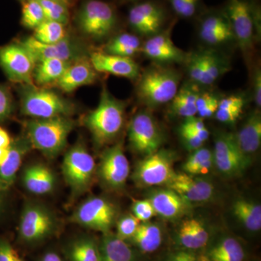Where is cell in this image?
I'll return each instance as SVG.
<instances>
[{
	"label": "cell",
	"instance_id": "6da1fadb",
	"mask_svg": "<svg viewBox=\"0 0 261 261\" xmlns=\"http://www.w3.org/2000/svg\"><path fill=\"white\" fill-rule=\"evenodd\" d=\"M126 103L113 97L106 88L102 89L95 109L84 119L95 145L101 147L111 143L121 133L124 123Z\"/></svg>",
	"mask_w": 261,
	"mask_h": 261
},
{
	"label": "cell",
	"instance_id": "7a4b0ae2",
	"mask_svg": "<svg viewBox=\"0 0 261 261\" xmlns=\"http://www.w3.org/2000/svg\"><path fill=\"white\" fill-rule=\"evenodd\" d=\"M70 116H58L25 122V136L32 148L48 159H55L64 149L68 136L75 128Z\"/></svg>",
	"mask_w": 261,
	"mask_h": 261
},
{
	"label": "cell",
	"instance_id": "3957f363",
	"mask_svg": "<svg viewBox=\"0 0 261 261\" xmlns=\"http://www.w3.org/2000/svg\"><path fill=\"white\" fill-rule=\"evenodd\" d=\"M20 111L34 119L70 116L75 113L73 102L51 89L35 84H20L18 90Z\"/></svg>",
	"mask_w": 261,
	"mask_h": 261
},
{
	"label": "cell",
	"instance_id": "277c9868",
	"mask_svg": "<svg viewBox=\"0 0 261 261\" xmlns=\"http://www.w3.org/2000/svg\"><path fill=\"white\" fill-rule=\"evenodd\" d=\"M180 82L181 74L176 70L153 65L141 75L137 96L147 107H159L172 100L179 89Z\"/></svg>",
	"mask_w": 261,
	"mask_h": 261
},
{
	"label": "cell",
	"instance_id": "5b68a950",
	"mask_svg": "<svg viewBox=\"0 0 261 261\" xmlns=\"http://www.w3.org/2000/svg\"><path fill=\"white\" fill-rule=\"evenodd\" d=\"M95 161L83 142L70 147L64 156L62 171L73 196L83 195L92 186L96 175Z\"/></svg>",
	"mask_w": 261,
	"mask_h": 261
},
{
	"label": "cell",
	"instance_id": "8992f818",
	"mask_svg": "<svg viewBox=\"0 0 261 261\" xmlns=\"http://www.w3.org/2000/svg\"><path fill=\"white\" fill-rule=\"evenodd\" d=\"M77 25L86 37L102 40L114 30L117 16L114 8L106 2L87 0L77 15Z\"/></svg>",
	"mask_w": 261,
	"mask_h": 261
},
{
	"label": "cell",
	"instance_id": "52a82bcc",
	"mask_svg": "<svg viewBox=\"0 0 261 261\" xmlns=\"http://www.w3.org/2000/svg\"><path fill=\"white\" fill-rule=\"evenodd\" d=\"M118 216V208L111 201L100 196H93L78 206L70 221L106 233L116 224Z\"/></svg>",
	"mask_w": 261,
	"mask_h": 261
},
{
	"label": "cell",
	"instance_id": "ba28073f",
	"mask_svg": "<svg viewBox=\"0 0 261 261\" xmlns=\"http://www.w3.org/2000/svg\"><path fill=\"white\" fill-rule=\"evenodd\" d=\"M128 140L132 150L145 157L161 149L165 137L152 113L141 111L130 122Z\"/></svg>",
	"mask_w": 261,
	"mask_h": 261
},
{
	"label": "cell",
	"instance_id": "9c48e42d",
	"mask_svg": "<svg viewBox=\"0 0 261 261\" xmlns=\"http://www.w3.org/2000/svg\"><path fill=\"white\" fill-rule=\"evenodd\" d=\"M174 158L171 151L163 149L145 156L136 166L132 176L134 181L140 187L167 185L176 174Z\"/></svg>",
	"mask_w": 261,
	"mask_h": 261
},
{
	"label": "cell",
	"instance_id": "30bf717a",
	"mask_svg": "<svg viewBox=\"0 0 261 261\" xmlns=\"http://www.w3.org/2000/svg\"><path fill=\"white\" fill-rule=\"evenodd\" d=\"M58 228L56 216L46 206L38 202H28L24 206L18 226L20 238L33 243L49 238Z\"/></svg>",
	"mask_w": 261,
	"mask_h": 261
},
{
	"label": "cell",
	"instance_id": "8fae6325",
	"mask_svg": "<svg viewBox=\"0 0 261 261\" xmlns=\"http://www.w3.org/2000/svg\"><path fill=\"white\" fill-rule=\"evenodd\" d=\"M20 42L32 53L36 63L47 58H57L71 63L89 58L88 50L85 44L68 34L55 44H44L33 37L25 38Z\"/></svg>",
	"mask_w": 261,
	"mask_h": 261
},
{
	"label": "cell",
	"instance_id": "7c38bea8",
	"mask_svg": "<svg viewBox=\"0 0 261 261\" xmlns=\"http://www.w3.org/2000/svg\"><path fill=\"white\" fill-rule=\"evenodd\" d=\"M129 173V162L122 142H118L103 152L96 169V174L103 186L113 191L125 187Z\"/></svg>",
	"mask_w": 261,
	"mask_h": 261
},
{
	"label": "cell",
	"instance_id": "4fadbf2b",
	"mask_svg": "<svg viewBox=\"0 0 261 261\" xmlns=\"http://www.w3.org/2000/svg\"><path fill=\"white\" fill-rule=\"evenodd\" d=\"M36 61L32 53L21 42H13L0 47V66L11 82L33 84Z\"/></svg>",
	"mask_w": 261,
	"mask_h": 261
},
{
	"label": "cell",
	"instance_id": "5bb4252c",
	"mask_svg": "<svg viewBox=\"0 0 261 261\" xmlns=\"http://www.w3.org/2000/svg\"><path fill=\"white\" fill-rule=\"evenodd\" d=\"M213 156L218 171L227 177L242 174L250 163V158L244 154L237 145L233 134L226 132L218 134L215 138Z\"/></svg>",
	"mask_w": 261,
	"mask_h": 261
},
{
	"label": "cell",
	"instance_id": "9a60e30c",
	"mask_svg": "<svg viewBox=\"0 0 261 261\" xmlns=\"http://www.w3.org/2000/svg\"><path fill=\"white\" fill-rule=\"evenodd\" d=\"M227 13L233 37L240 49L247 54L252 48L255 36V20L251 9L243 0H229Z\"/></svg>",
	"mask_w": 261,
	"mask_h": 261
},
{
	"label": "cell",
	"instance_id": "2e32d148",
	"mask_svg": "<svg viewBox=\"0 0 261 261\" xmlns=\"http://www.w3.org/2000/svg\"><path fill=\"white\" fill-rule=\"evenodd\" d=\"M166 186L189 203L207 202L215 195L214 186L210 181L187 173H176Z\"/></svg>",
	"mask_w": 261,
	"mask_h": 261
},
{
	"label": "cell",
	"instance_id": "e0dca14e",
	"mask_svg": "<svg viewBox=\"0 0 261 261\" xmlns=\"http://www.w3.org/2000/svg\"><path fill=\"white\" fill-rule=\"evenodd\" d=\"M128 23L136 33L151 37L160 32L165 15L159 6L150 2L136 5L128 13Z\"/></svg>",
	"mask_w": 261,
	"mask_h": 261
},
{
	"label": "cell",
	"instance_id": "ac0fdd59",
	"mask_svg": "<svg viewBox=\"0 0 261 261\" xmlns=\"http://www.w3.org/2000/svg\"><path fill=\"white\" fill-rule=\"evenodd\" d=\"M142 50L147 58L160 63H186L189 56L175 45L169 32H159L149 37Z\"/></svg>",
	"mask_w": 261,
	"mask_h": 261
},
{
	"label": "cell",
	"instance_id": "d6986e66",
	"mask_svg": "<svg viewBox=\"0 0 261 261\" xmlns=\"http://www.w3.org/2000/svg\"><path fill=\"white\" fill-rule=\"evenodd\" d=\"M89 59L97 72L109 73L132 80L140 77V67L132 58L98 51L92 53Z\"/></svg>",
	"mask_w": 261,
	"mask_h": 261
},
{
	"label": "cell",
	"instance_id": "ffe728a7",
	"mask_svg": "<svg viewBox=\"0 0 261 261\" xmlns=\"http://www.w3.org/2000/svg\"><path fill=\"white\" fill-rule=\"evenodd\" d=\"M147 199L153 206L156 215L164 219H179L190 209V203L168 187L154 190Z\"/></svg>",
	"mask_w": 261,
	"mask_h": 261
},
{
	"label": "cell",
	"instance_id": "44dd1931",
	"mask_svg": "<svg viewBox=\"0 0 261 261\" xmlns=\"http://www.w3.org/2000/svg\"><path fill=\"white\" fill-rule=\"evenodd\" d=\"M96 80L97 71L89 58H86L70 63L56 84L63 92L70 93L81 87L94 83Z\"/></svg>",
	"mask_w": 261,
	"mask_h": 261
},
{
	"label": "cell",
	"instance_id": "7402d4cb",
	"mask_svg": "<svg viewBox=\"0 0 261 261\" xmlns=\"http://www.w3.org/2000/svg\"><path fill=\"white\" fill-rule=\"evenodd\" d=\"M32 149L30 142L25 135L13 140L6 159L0 165V185L2 187L8 190L14 184L24 157Z\"/></svg>",
	"mask_w": 261,
	"mask_h": 261
},
{
	"label": "cell",
	"instance_id": "603a6c76",
	"mask_svg": "<svg viewBox=\"0 0 261 261\" xmlns=\"http://www.w3.org/2000/svg\"><path fill=\"white\" fill-rule=\"evenodd\" d=\"M22 182L25 190L31 193L47 195L56 186V176L50 168L41 163H35L23 170Z\"/></svg>",
	"mask_w": 261,
	"mask_h": 261
},
{
	"label": "cell",
	"instance_id": "cb8c5ba5",
	"mask_svg": "<svg viewBox=\"0 0 261 261\" xmlns=\"http://www.w3.org/2000/svg\"><path fill=\"white\" fill-rule=\"evenodd\" d=\"M177 241L185 250H198L209 241V232L200 219L190 218L184 220L177 230Z\"/></svg>",
	"mask_w": 261,
	"mask_h": 261
},
{
	"label": "cell",
	"instance_id": "d4e9b609",
	"mask_svg": "<svg viewBox=\"0 0 261 261\" xmlns=\"http://www.w3.org/2000/svg\"><path fill=\"white\" fill-rule=\"evenodd\" d=\"M237 145L244 154L250 158L261 145V116L258 111L252 113L238 133L233 134Z\"/></svg>",
	"mask_w": 261,
	"mask_h": 261
},
{
	"label": "cell",
	"instance_id": "484cf974",
	"mask_svg": "<svg viewBox=\"0 0 261 261\" xmlns=\"http://www.w3.org/2000/svg\"><path fill=\"white\" fill-rule=\"evenodd\" d=\"M98 250V261H135V254L129 245L113 233H104Z\"/></svg>",
	"mask_w": 261,
	"mask_h": 261
},
{
	"label": "cell",
	"instance_id": "4316f807",
	"mask_svg": "<svg viewBox=\"0 0 261 261\" xmlns=\"http://www.w3.org/2000/svg\"><path fill=\"white\" fill-rule=\"evenodd\" d=\"M245 250L237 239L224 237L210 247L203 261H244Z\"/></svg>",
	"mask_w": 261,
	"mask_h": 261
},
{
	"label": "cell",
	"instance_id": "83f0119b",
	"mask_svg": "<svg viewBox=\"0 0 261 261\" xmlns=\"http://www.w3.org/2000/svg\"><path fill=\"white\" fill-rule=\"evenodd\" d=\"M200 92L195 84H185L171 101V111L175 116L191 118L197 115V97Z\"/></svg>",
	"mask_w": 261,
	"mask_h": 261
},
{
	"label": "cell",
	"instance_id": "f1b7e54d",
	"mask_svg": "<svg viewBox=\"0 0 261 261\" xmlns=\"http://www.w3.org/2000/svg\"><path fill=\"white\" fill-rule=\"evenodd\" d=\"M233 216L242 225L252 232L261 228V207L260 204L246 199H239L233 202Z\"/></svg>",
	"mask_w": 261,
	"mask_h": 261
},
{
	"label": "cell",
	"instance_id": "f546056e",
	"mask_svg": "<svg viewBox=\"0 0 261 261\" xmlns=\"http://www.w3.org/2000/svg\"><path fill=\"white\" fill-rule=\"evenodd\" d=\"M136 246L145 253L156 251L162 243V230L154 223L141 222L132 238Z\"/></svg>",
	"mask_w": 261,
	"mask_h": 261
},
{
	"label": "cell",
	"instance_id": "4dcf8cb0",
	"mask_svg": "<svg viewBox=\"0 0 261 261\" xmlns=\"http://www.w3.org/2000/svg\"><path fill=\"white\" fill-rule=\"evenodd\" d=\"M70 64L57 58H47L38 61L33 73L34 82L39 86L56 83Z\"/></svg>",
	"mask_w": 261,
	"mask_h": 261
},
{
	"label": "cell",
	"instance_id": "1f68e13d",
	"mask_svg": "<svg viewBox=\"0 0 261 261\" xmlns=\"http://www.w3.org/2000/svg\"><path fill=\"white\" fill-rule=\"evenodd\" d=\"M142 49L140 38L129 33L113 37L105 47L104 53L132 58Z\"/></svg>",
	"mask_w": 261,
	"mask_h": 261
},
{
	"label": "cell",
	"instance_id": "d6a6232c",
	"mask_svg": "<svg viewBox=\"0 0 261 261\" xmlns=\"http://www.w3.org/2000/svg\"><path fill=\"white\" fill-rule=\"evenodd\" d=\"M228 70L229 62L224 56L215 51H207V63L202 85H212Z\"/></svg>",
	"mask_w": 261,
	"mask_h": 261
},
{
	"label": "cell",
	"instance_id": "836d02e7",
	"mask_svg": "<svg viewBox=\"0 0 261 261\" xmlns=\"http://www.w3.org/2000/svg\"><path fill=\"white\" fill-rule=\"evenodd\" d=\"M68 256L70 261H98V245L92 239L81 238L70 245Z\"/></svg>",
	"mask_w": 261,
	"mask_h": 261
},
{
	"label": "cell",
	"instance_id": "e575fe53",
	"mask_svg": "<svg viewBox=\"0 0 261 261\" xmlns=\"http://www.w3.org/2000/svg\"><path fill=\"white\" fill-rule=\"evenodd\" d=\"M34 39L44 44H55L67 35L65 25L58 22L45 20L34 29Z\"/></svg>",
	"mask_w": 261,
	"mask_h": 261
},
{
	"label": "cell",
	"instance_id": "d590c367",
	"mask_svg": "<svg viewBox=\"0 0 261 261\" xmlns=\"http://www.w3.org/2000/svg\"><path fill=\"white\" fill-rule=\"evenodd\" d=\"M22 4L21 23L34 30L46 20L42 6L38 0H25Z\"/></svg>",
	"mask_w": 261,
	"mask_h": 261
},
{
	"label": "cell",
	"instance_id": "8d00e7d4",
	"mask_svg": "<svg viewBox=\"0 0 261 261\" xmlns=\"http://www.w3.org/2000/svg\"><path fill=\"white\" fill-rule=\"evenodd\" d=\"M186 63L190 80L197 85H202L207 63V51H198L190 55Z\"/></svg>",
	"mask_w": 261,
	"mask_h": 261
},
{
	"label": "cell",
	"instance_id": "74e56055",
	"mask_svg": "<svg viewBox=\"0 0 261 261\" xmlns=\"http://www.w3.org/2000/svg\"><path fill=\"white\" fill-rule=\"evenodd\" d=\"M42 6L46 20L67 25L70 15L68 7L57 0H38Z\"/></svg>",
	"mask_w": 261,
	"mask_h": 261
},
{
	"label": "cell",
	"instance_id": "f35d334b",
	"mask_svg": "<svg viewBox=\"0 0 261 261\" xmlns=\"http://www.w3.org/2000/svg\"><path fill=\"white\" fill-rule=\"evenodd\" d=\"M140 221L133 214H126L116 221V235L126 241L130 240L140 224Z\"/></svg>",
	"mask_w": 261,
	"mask_h": 261
},
{
	"label": "cell",
	"instance_id": "ab89813d",
	"mask_svg": "<svg viewBox=\"0 0 261 261\" xmlns=\"http://www.w3.org/2000/svg\"><path fill=\"white\" fill-rule=\"evenodd\" d=\"M132 214L140 222L149 221L156 215L153 206H152L148 199L134 201L132 206Z\"/></svg>",
	"mask_w": 261,
	"mask_h": 261
},
{
	"label": "cell",
	"instance_id": "60d3db41",
	"mask_svg": "<svg viewBox=\"0 0 261 261\" xmlns=\"http://www.w3.org/2000/svg\"><path fill=\"white\" fill-rule=\"evenodd\" d=\"M200 32H233L228 20L216 15L207 17L202 22Z\"/></svg>",
	"mask_w": 261,
	"mask_h": 261
},
{
	"label": "cell",
	"instance_id": "b9f144b4",
	"mask_svg": "<svg viewBox=\"0 0 261 261\" xmlns=\"http://www.w3.org/2000/svg\"><path fill=\"white\" fill-rule=\"evenodd\" d=\"M213 152L210 149L205 148V147H200V148L193 151L191 155L188 158L186 162L183 166V170L185 173L190 174L192 171L196 167L200 165L201 163L205 162L207 160L213 159Z\"/></svg>",
	"mask_w": 261,
	"mask_h": 261
},
{
	"label": "cell",
	"instance_id": "7bdbcfd3",
	"mask_svg": "<svg viewBox=\"0 0 261 261\" xmlns=\"http://www.w3.org/2000/svg\"><path fill=\"white\" fill-rule=\"evenodd\" d=\"M13 111V100L11 92L6 85L0 84V122L8 119Z\"/></svg>",
	"mask_w": 261,
	"mask_h": 261
},
{
	"label": "cell",
	"instance_id": "ee69618b",
	"mask_svg": "<svg viewBox=\"0 0 261 261\" xmlns=\"http://www.w3.org/2000/svg\"><path fill=\"white\" fill-rule=\"evenodd\" d=\"M173 9L180 16L190 18L195 14L198 0H169Z\"/></svg>",
	"mask_w": 261,
	"mask_h": 261
},
{
	"label": "cell",
	"instance_id": "f6af8a7d",
	"mask_svg": "<svg viewBox=\"0 0 261 261\" xmlns=\"http://www.w3.org/2000/svg\"><path fill=\"white\" fill-rule=\"evenodd\" d=\"M243 110L238 109H221L218 108L217 111L214 114L215 118L221 123H234L238 119Z\"/></svg>",
	"mask_w": 261,
	"mask_h": 261
},
{
	"label": "cell",
	"instance_id": "bcb514c9",
	"mask_svg": "<svg viewBox=\"0 0 261 261\" xmlns=\"http://www.w3.org/2000/svg\"><path fill=\"white\" fill-rule=\"evenodd\" d=\"M180 135H181L184 145L189 150L195 151L203 145L204 142L190 130L180 128Z\"/></svg>",
	"mask_w": 261,
	"mask_h": 261
},
{
	"label": "cell",
	"instance_id": "7dc6e473",
	"mask_svg": "<svg viewBox=\"0 0 261 261\" xmlns=\"http://www.w3.org/2000/svg\"><path fill=\"white\" fill-rule=\"evenodd\" d=\"M245 100L241 96L231 95L219 100V108L221 109L243 110Z\"/></svg>",
	"mask_w": 261,
	"mask_h": 261
},
{
	"label": "cell",
	"instance_id": "c3c4849f",
	"mask_svg": "<svg viewBox=\"0 0 261 261\" xmlns=\"http://www.w3.org/2000/svg\"><path fill=\"white\" fill-rule=\"evenodd\" d=\"M163 261H198V258L195 252L192 250L183 249L171 252Z\"/></svg>",
	"mask_w": 261,
	"mask_h": 261
},
{
	"label": "cell",
	"instance_id": "681fc988",
	"mask_svg": "<svg viewBox=\"0 0 261 261\" xmlns=\"http://www.w3.org/2000/svg\"><path fill=\"white\" fill-rule=\"evenodd\" d=\"M20 258L8 242H0V261H19Z\"/></svg>",
	"mask_w": 261,
	"mask_h": 261
},
{
	"label": "cell",
	"instance_id": "f907efd6",
	"mask_svg": "<svg viewBox=\"0 0 261 261\" xmlns=\"http://www.w3.org/2000/svg\"><path fill=\"white\" fill-rule=\"evenodd\" d=\"M205 127L202 118H195L194 116L186 118V121L181 125L180 128L189 130H199L205 128Z\"/></svg>",
	"mask_w": 261,
	"mask_h": 261
},
{
	"label": "cell",
	"instance_id": "816d5d0a",
	"mask_svg": "<svg viewBox=\"0 0 261 261\" xmlns=\"http://www.w3.org/2000/svg\"><path fill=\"white\" fill-rule=\"evenodd\" d=\"M254 99L257 107L261 106V72L260 68H257L254 76Z\"/></svg>",
	"mask_w": 261,
	"mask_h": 261
},
{
	"label": "cell",
	"instance_id": "f5cc1de1",
	"mask_svg": "<svg viewBox=\"0 0 261 261\" xmlns=\"http://www.w3.org/2000/svg\"><path fill=\"white\" fill-rule=\"evenodd\" d=\"M212 94L207 93H200L198 97H197V102H196V106H197V114L202 110L207 108L211 102L216 98Z\"/></svg>",
	"mask_w": 261,
	"mask_h": 261
},
{
	"label": "cell",
	"instance_id": "db71d44e",
	"mask_svg": "<svg viewBox=\"0 0 261 261\" xmlns=\"http://www.w3.org/2000/svg\"><path fill=\"white\" fill-rule=\"evenodd\" d=\"M219 99L216 97L207 108L197 113V115L200 116V118H207L214 116L219 108Z\"/></svg>",
	"mask_w": 261,
	"mask_h": 261
},
{
	"label": "cell",
	"instance_id": "11a10c76",
	"mask_svg": "<svg viewBox=\"0 0 261 261\" xmlns=\"http://www.w3.org/2000/svg\"><path fill=\"white\" fill-rule=\"evenodd\" d=\"M214 165V158H213V159L207 160V161H205V162L199 165L197 167H196L195 169L192 171L190 175L195 176V175L207 174V173H208L209 171H211V168H212Z\"/></svg>",
	"mask_w": 261,
	"mask_h": 261
},
{
	"label": "cell",
	"instance_id": "9f6ffc18",
	"mask_svg": "<svg viewBox=\"0 0 261 261\" xmlns=\"http://www.w3.org/2000/svg\"><path fill=\"white\" fill-rule=\"evenodd\" d=\"M12 140L11 137H10L9 134L6 130L0 127V147L3 148L8 149L11 145Z\"/></svg>",
	"mask_w": 261,
	"mask_h": 261
},
{
	"label": "cell",
	"instance_id": "6f0895ef",
	"mask_svg": "<svg viewBox=\"0 0 261 261\" xmlns=\"http://www.w3.org/2000/svg\"><path fill=\"white\" fill-rule=\"evenodd\" d=\"M41 261H63L61 257L56 252H49L43 256Z\"/></svg>",
	"mask_w": 261,
	"mask_h": 261
},
{
	"label": "cell",
	"instance_id": "680465c9",
	"mask_svg": "<svg viewBox=\"0 0 261 261\" xmlns=\"http://www.w3.org/2000/svg\"><path fill=\"white\" fill-rule=\"evenodd\" d=\"M7 189L0 185V214L4 209L5 204V197H6Z\"/></svg>",
	"mask_w": 261,
	"mask_h": 261
},
{
	"label": "cell",
	"instance_id": "91938a15",
	"mask_svg": "<svg viewBox=\"0 0 261 261\" xmlns=\"http://www.w3.org/2000/svg\"><path fill=\"white\" fill-rule=\"evenodd\" d=\"M9 148L5 149L0 147V165L3 164L8 156Z\"/></svg>",
	"mask_w": 261,
	"mask_h": 261
},
{
	"label": "cell",
	"instance_id": "94428289",
	"mask_svg": "<svg viewBox=\"0 0 261 261\" xmlns=\"http://www.w3.org/2000/svg\"><path fill=\"white\" fill-rule=\"evenodd\" d=\"M57 1L63 3V5H65V6L68 7V8L73 6L75 3V0H57Z\"/></svg>",
	"mask_w": 261,
	"mask_h": 261
},
{
	"label": "cell",
	"instance_id": "6125c7cd",
	"mask_svg": "<svg viewBox=\"0 0 261 261\" xmlns=\"http://www.w3.org/2000/svg\"><path fill=\"white\" fill-rule=\"evenodd\" d=\"M19 1H20L22 3H23V2L25 1V0H19Z\"/></svg>",
	"mask_w": 261,
	"mask_h": 261
},
{
	"label": "cell",
	"instance_id": "be15d7a7",
	"mask_svg": "<svg viewBox=\"0 0 261 261\" xmlns=\"http://www.w3.org/2000/svg\"><path fill=\"white\" fill-rule=\"evenodd\" d=\"M128 1H136V0H128Z\"/></svg>",
	"mask_w": 261,
	"mask_h": 261
},
{
	"label": "cell",
	"instance_id": "e7e4bbea",
	"mask_svg": "<svg viewBox=\"0 0 261 261\" xmlns=\"http://www.w3.org/2000/svg\"><path fill=\"white\" fill-rule=\"evenodd\" d=\"M19 261H23V260H22L21 259H20V260H19Z\"/></svg>",
	"mask_w": 261,
	"mask_h": 261
}]
</instances>
